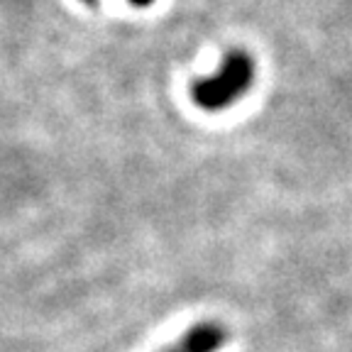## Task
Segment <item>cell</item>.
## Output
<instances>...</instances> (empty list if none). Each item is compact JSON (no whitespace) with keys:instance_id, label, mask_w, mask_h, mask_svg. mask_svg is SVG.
I'll return each mask as SVG.
<instances>
[{"instance_id":"cell-1","label":"cell","mask_w":352,"mask_h":352,"mask_svg":"<svg viewBox=\"0 0 352 352\" xmlns=\"http://www.w3.org/2000/svg\"><path fill=\"white\" fill-rule=\"evenodd\" d=\"M254 78V64L245 52H230L213 76H206L193 86V100L206 110H223L235 103Z\"/></svg>"},{"instance_id":"cell-2","label":"cell","mask_w":352,"mask_h":352,"mask_svg":"<svg viewBox=\"0 0 352 352\" xmlns=\"http://www.w3.org/2000/svg\"><path fill=\"white\" fill-rule=\"evenodd\" d=\"M223 345V330L215 325H198L184 340V352H218Z\"/></svg>"},{"instance_id":"cell-3","label":"cell","mask_w":352,"mask_h":352,"mask_svg":"<svg viewBox=\"0 0 352 352\" xmlns=\"http://www.w3.org/2000/svg\"><path fill=\"white\" fill-rule=\"evenodd\" d=\"M130 3H132V6H138V8H147L152 0H130Z\"/></svg>"},{"instance_id":"cell-4","label":"cell","mask_w":352,"mask_h":352,"mask_svg":"<svg viewBox=\"0 0 352 352\" xmlns=\"http://www.w3.org/2000/svg\"><path fill=\"white\" fill-rule=\"evenodd\" d=\"M86 3H91V6H94V3H98V0H86Z\"/></svg>"}]
</instances>
